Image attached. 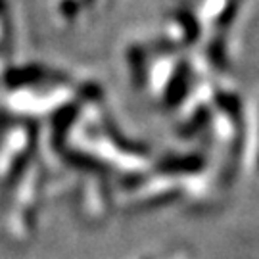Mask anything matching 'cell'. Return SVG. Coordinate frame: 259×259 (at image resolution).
<instances>
[{"label": "cell", "instance_id": "cell-6", "mask_svg": "<svg viewBox=\"0 0 259 259\" xmlns=\"http://www.w3.org/2000/svg\"><path fill=\"white\" fill-rule=\"evenodd\" d=\"M131 65H133V73L137 77L139 84H142L144 83V58L139 48L131 52Z\"/></svg>", "mask_w": 259, "mask_h": 259}, {"label": "cell", "instance_id": "cell-3", "mask_svg": "<svg viewBox=\"0 0 259 259\" xmlns=\"http://www.w3.org/2000/svg\"><path fill=\"white\" fill-rule=\"evenodd\" d=\"M209 119H211V111L207 110L205 106L204 108H198V110L192 113V117L186 121L183 127H179V135H181L183 139H192V137H196V135L209 123Z\"/></svg>", "mask_w": 259, "mask_h": 259}, {"label": "cell", "instance_id": "cell-5", "mask_svg": "<svg viewBox=\"0 0 259 259\" xmlns=\"http://www.w3.org/2000/svg\"><path fill=\"white\" fill-rule=\"evenodd\" d=\"M40 79V69H35V67H27V69H19V71H14L10 75V83L14 84H25V83H33Z\"/></svg>", "mask_w": 259, "mask_h": 259}, {"label": "cell", "instance_id": "cell-7", "mask_svg": "<svg viewBox=\"0 0 259 259\" xmlns=\"http://www.w3.org/2000/svg\"><path fill=\"white\" fill-rule=\"evenodd\" d=\"M62 10H64L65 16H75V12H77V4H75L73 0H65L64 4H62Z\"/></svg>", "mask_w": 259, "mask_h": 259}, {"label": "cell", "instance_id": "cell-4", "mask_svg": "<svg viewBox=\"0 0 259 259\" xmlns=\"http://www.w3.org/2000/svg\"><path fill=\"white\" fill-rule=\"evenodd\" d=\"M215 102H217V106H219L227 115H231V117H234V119L240 117L242 106H240L238 96L229 94V93H219L217 96H215Z\"/></svg>", "mask_w": 259, "mask_h": 259}, {"label": "cell", "instance_id": "cell-8", "mask_svg": "<svg viewBox=\"0 0 259 259\" xmlns=\"http://www.w3.org/2000/svg\"><path fill=\"white\" fill-rule=\"evenodd\" d=\"M4 10V0H0V12Z\"/></svg>", "mask_w": 259, "mask_h": 259}, {"label": "cell", "instance_id": "cell-1", "mask_svg": "<svg viewBox=\"0 0 259 259\" xmlns=\"http://www.w3.org/2000/svg\"><path fill=\"white\" fill-rule=\"evenodd\" d=\"M205 167V161L198 154H186V156H171L157 163V171L165 175H190L200 173Z\"/></svg>", "mask_w": 259, "mask_h": 259}, {"label": "cell", "instance_id": "cell-2", "mask_svg": "<svg viewBox=\"0 0 259 259\" xmlns=\"http://www.w3.org/2000/svg\"><path fill=\"white\" fill-rule=\"evenodd\" d=\"M188 84H190V69L186 64L177 65L175 73L171 75L169 83L163 93V102L167 108H175L177 104L185 100L186 93H188Z\"/></svg>", "mask_w": 259, "mask_h": 259}]
</instances>
